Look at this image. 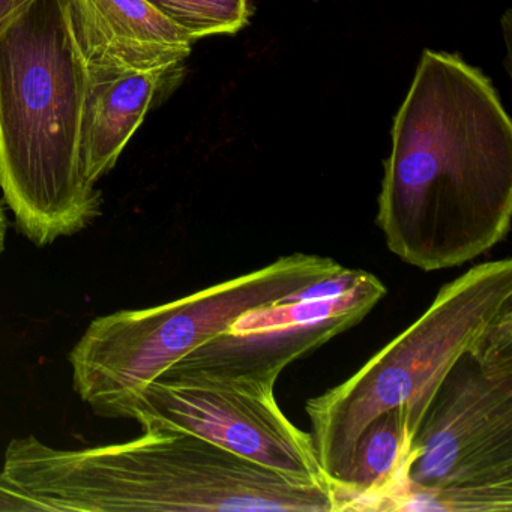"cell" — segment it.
Segmentation results:
<instances>
[{"mask_svg":"<svg viewBox=\"0 0 512 512\" xmlns=\"http://www.w3.org/2000/svg\"><path fill=\"white\" fill-rule=\"evenodd\" d=\"M358 316L334 317L310 325L256 334H224L181 359L199 370L277 383L284 368L361 322Z\"/></svg>","mask_w":512,"mask_h":512,"instance_id":"10","label":"cell"},{"mask_svg":"<svg viewBox=\"0 0 512 512\" xmlns=\"http://www.w3.org/2000/svg\"><path fill=\"white\" fill-rule=\"evenodd\" d=\"M0 512H52V509L20 491L0 472Z\"/></svg>","mask_w":512,"mask_h":512,"instance_id":"14","label":"cell"},{"mask_svg":"<svg viewBox=\"0 0 512 512\" xmlns=\"http://www.w3.org/2000/svg\"><path fill=\"white\" fill-rule=\"evenodd\" d=\"M68 16L88 68H181L196 43L148 0H68Z\"/></svg>","mask_w":512,"mask_h":512,"instance_id":"8","label":"cell"},{"mask_svg":"<svg viewBox=\"0 0 512 512\" xmlns=\"http://www.w3.org/2000/svg\"><path fill=\"white\" fill-rule=\"evenodd\" d=\"M122 419L143 430L185 431L283 475L328 482L313 437L284 415L272 382L178 361L128 401Z\"/></svg>","mask_w":512,"mask_h":512,"instance_id":"7","label":"cell"},{"mask_svg":"<svg viewBox=\"0 0 512 512\" xmlns=\"http://www.w3.org/2000/svg\"><path fill=\"white\" fill-rule=\"evenodd\" d=\"M509 310L512 260L479 263L445 284L427 311L361 370L310 398L305 412L331 487L344 484L359 436L386 410L403 407L413 439L446 371Z\"/></svg>","mask_w":512,"mask_h":512,"instance_id":"5","label":"cell"},{"mask_svg":"<svg viewBox=\"0 0 512 512\" xmlns=\"http://www.w3.org/2000/svg\"><path fill=\"white\" fill-rule=\"evenodd\" d=\"M410 442L412 434L403 407L374 418L356 442L346 481L332 488L340 511H377L400 481Z\"/></svg>","mask_w":512,"mask_h":512,"instance_id":"11","label":"cell"},{"mask_svg":"<svg viewBox=\"0 0 512 512\" xmlns=\"http://www.w3.org/2000/svg\"><path fill=\"white\" fill-rule=\"evenodd\" d=\"M86 79L68 0H32L0 32V190L37 247L101 215L103 197L80 172Z\"/></svg>","mask_w":512,"mask_h":512,"instance_id":"2","label":"cell"},{"mask_svg":"<svg viewBox=\"0 0 512 512\" xmlns=\"http://www.w3.org/2000/svg\"><path fill=\"white\" fill-rule=\"evenodd\" d=\"M385 295L386 287L382 281L376 275L362 271L358 281L340 295L325 299L280 302L259 308L239 317L227 332L238 335L256 334L310 325L343 316H358L364 319Z\"/></svg>","mask_w":512,"mask_h":512,"instance_id":"12","label":"cell"},{"mask_svg":"<svg viewBox=\"0 0 512 512\" xmlns=\"http://www.w3.org/2000/svg\"><path fill=\"white\" fill-rule=\"evenodd\" d=\"M346 269L329 257L292 254L167 304L97 317L68 356L74 389L95 415L122 418L140 389L239 317Z\"/></svg>","mask_w":512,"mask_h":512,"instance_id":"6","label":"cell"},{"mask_svg":"<svg viewBox=\"0 0 512 512\" xmlns=\"http://www.w3.org/2000/svg\"><path fill=\"white\" fill-rule=\"evenodd\" d=\"M181 68L118 71L88 68L82 121L80 172L95 185L118 163L157 101L161 89Z\"/></svg>","mask_w":512,"mask_h":512,"instance_id":"9","label":"cell"},{"mask_svg":"<svg viewBox=\"0 0 512 512\" xmlns=\"http://www.w3.org/2000/svg\"><path fill=\"white\" fill-rule=\"evenodd\" d=\"M5 235H7V215H5L4 208L0 205V254L4 251Z\"/></svg>","mask_w":512,"mask_h":512,"instance_id":"16","label":"cell"},{"mask_svg":"<svg viewBox=\"0 0 512 512\" xmlns=\"http://www.w3.org/2000/svg\"><path fill=\"white\" fill-rule=\"evenodd\" d=\"M32 0H0V32L4 31Z\"/></svg>","mask_w":512,"mask_h":512,"instance_id":"15","label":"cell"},{"mask_svg":"<svg viewBox=\"0 0 512 512\" xmlns=\"http://www.w3.org/2000/svg\"><path fill=\"white\" fill-rule=\"evenodd\" d=\"M194 40L236 34L250 22V0H148Z\"/></svg>","mask_w":512,"mask_h":512,"instance_id":"13","label":"cell"},{"mask_svg":"<svg viewBox=\"0 0 512 512\" xmlns=\"http://www.w3.org/2000/svg\"><path fill=\"white\" fill-rule=\"evenodd\" d=\"M377 511L512 512V310L446 371Z\"/></svg>","mask_w":512,"mask_h":512,"instance_id":"4","label":"cell"},{"mask_svg":"<svg viewBox=\"0 0 512 512\" xmlns=\"http://www.w3.org/2000/svg\"><path fill=\"white\" fill-rule=\"evenodd\" d=\"M376 224L389 251L425 272L496 247L512 220V124L490 80L425 50L392 125Z\"/></svg>","mask_w":512,"mask_h":512,"instance_id":"1","label":"cell"},{"mask_svg":"<svg viewBox=\"0 0 512 512\" xmlns=\"http://www.w3.org/2000/svg\"><path fill=\"white\" fill-rule=\"evenodd\" d=\"M2 473L52 512L242 511L259 481L253 461L178 430L85 449L19 437Z\"/></svg>","mask_w":512,"mask_h":512,"instance_id":"3","label":"cell"}]
</instances>
